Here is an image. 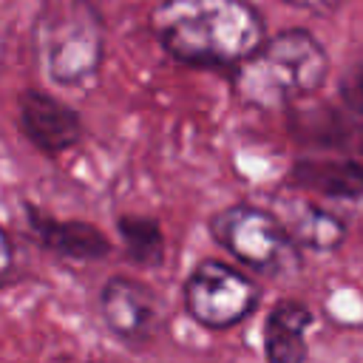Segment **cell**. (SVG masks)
Here are the masks:
<instances>
[{"label":"cell","instance_id":"obj_1","mask_svg":"<svg viewBox=\"0 0 363 363\" xmlns=\"http://www.w3.org/2000/svg\"><path fill=\"white\" fill-rule=\"evenodd\" d=\"M153 28L167 54L204 68L241 65L264 43V23L247 0H164Z\"/></svg>","mask_w":363,"mask_h":363},{"label":"cell","instance_id":"obj_2","mask_svg":"<svg viewBox=\"0 0 363 363\" xmlns=\"http://www.w3.org/2000/svg\"><path fill=\"white\" fill-rule=\"evenodd\" d=\"M329 57L323 45L303 28H289L261 43L235 71V88L244 102L275 111L323 88Z\"/></svg>","mask_w":363,"mask_h":363},{"label":"cell","instance_id":"obj_3","mask_svg":"<svg viewBox=\"0 0 363 363\" xmlns=\"http://www.w3.org/2000/svg\"><path fill=\"white\" fill-rule=\"evenodd\" d=\"M210 235L235 261L261 275H292L301 267V247L289 238L281 218L255 204H233L210 218Z\"/></svg>","mask_w":363,"mask_h":363},{"label":"cell","instance_id":"obj_4","mask_svg":"<svg viewBox=\"0 0 363 363\" xmlns=\"http://www.w3.org/2000/svg\"><path fill=\"white\" fill-rule=\"evenodd\" d=\"M187 315L213 332L233 329L244 318H250L261 301V289L235 267L204 258L193 267L182 286Z\"/></svg>","mask_w":363,"mask_h":363},{"label":"cell","instance_id":"obj_5","mask_svg":"<svg viewBox=\"0 0 363 363\" xmlns=\"http://www.w3.org/2000/svg\"><path fill=\"white\" fill-rule=\"evenodd\" d=\"M102 60V20L88 0H71L45 34V65L57 85L88 82Z\"/></svg>","mask_w":363,"mask_h":363},{"label":"cell","instance_id":"obj_6","mask_svg":"<svg viewBox=\"0 0 363 363\" xmlns=\"http://www.w3.org/2000/svg\"><path fill=\"white\" fill-rule=\"evenodd\" d=\"M99 315L113 337L128 346H142L156 332L159 298L147 284L128 275H113L99 292Z\"/></svg>","mask_w":363,"mask_h":363},{"label":"cell","instance_id":"obj_7","mask_svg":"<svg viewBox=\"0 0 363 363\" xmlns=\"http://www.w3.org/2000/svg\"><path fill=\"white\" fill-rule=\"evenodd\" d=\"M17 122L26 133V139L48 153L57 156L68 147H74L82 136V119L79 113L57 99L54 94H45L40 88H28L17 99Z\"/></svg>","mask_w":363,"mask_h":363},{"label":"cell","instance_id":"obj_8","mask_svg":"<svg viewBox=\"0 0 363 363\" xmlns=\"http://www.w3.org/2000/svg\"><path fill=\"white\" fill-rule=\"evenodd\" d=\"M26 218L34 233V238L54 255L71 258V261H99L111 255V241L108 235L88 224V221H74V218H54L34 204H26Z\"/></svg>","mask_w":363,"mask_h":363},{"label":"cell","instance_id":"obj_9","mask_svg":"<svg viewBox=\"0 0 363 363\" xmlns=\"http://www.w3.org/2000/svg\"><path fill=\"white\" fill-rule=\"evenodd\" d=\"M312 312L301 301H278L264 320V363H306Z\"/></svg>","mask_w":363,"mask_h":363},{"label":"cell","instance_id":"obj_10","mask_svg":"<svg viewBox=\"0 0 363 363\" xmlns=\"http://www.w3.org/2000/svg\"><path fill=\"white\" fill-rule=\"evenodd\" d=\"M289 184L326 199H363V164L354 159H298Z\"/></svg>","mask_w":363,"mask_h":363},{"label":"cell","instance_id":"obj_11","mask_svg":"<svg viewBox=\"0 0 363 363\" xmlns=\"http://www.w3.org/2000/svg\"><path fill=\"white\" fill-rule=\"evenodd\" d=\"M281 224L289 233V238L298 247L306 250H318V252H329L335 247L343 244L346 238V224L332 216L329 210L309 204V201H289L281 210Z\"/></svg>","mask_w":363,"mask_h":363},{"label":"cell","instance_id":"obj_12","mask_svg":"<svg viewBox=\"0 0 363 363\" xmlns=\"http://www.w3.org/2000/svg\"><path fill=\"white\" fill-rule=\"evenodd\" d=\"M116 233L122 238L125 255L136 267H159L164 261V235L156 218L147 216H119Z\"/></svg>","mask_w":363,"mask_h":363},{"label":"cell","instance_id":"obj_13","mask_svg":"<svg viewBox=\"0 0 363 363\" xmlns=\"http://www.w3.org/2000/svg\"><path fill=\"white\" fill-rule=\"evenodd\" d=\"M340 99H343V105H346L357 119H363V65L352 68V71L343 77V82H340Z\"/></svg>","mask_w":363,"mask_h":363},{"label":"cell","instance_id":"obj_14","mask_svg":"<svg viewBox=\"0 0 363 363\" xmlns=\"http://www.w3.org/2000/svg\"><path fill=\"white\" fill-rule=\"evenodd\" d=\"M17 272V252H14V241L11 235L0 227V286L9 284Z\"/></svg>","mask_w":363,"mask_h":363},{"label":"cell","instance_id":"obj_15","mask_svg":"<svg viewBox=\"0 0 363 363\" xmlns=\"http://www.w3.org/2000/svg\"><path fill=\"white\" fill-rule=\"evenodd\" d=\"M289 3L298 9H306V11H318V14H326L340 6V0H289Z\"/></svg>","mask_w":363,"mask_h":363}]
</instances>
